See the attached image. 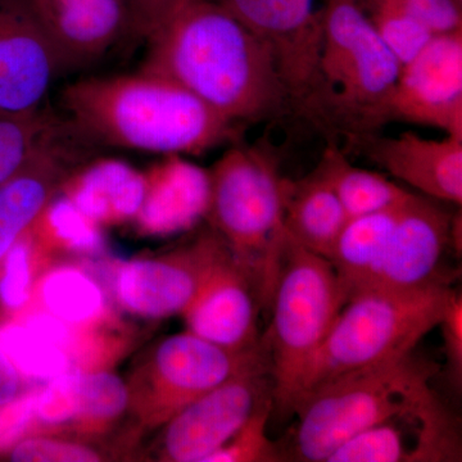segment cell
I'll return each mask as SVG.
<instances>
[{
  "label": "cell",
  "instance_id": "cell-20",
  "mask_svg": "<svg viewBox=\"0 0 462 462\" xmlns=\"http://www.w3.org/2000/svg\"><path fill=\"white\" fill-rule=\"evenodd\" d=\"M145 182L144 200L133 220L145 236H176L207 218L211 200L208 170L171 154L145 172Z\"/></svg>",
  "mask_w": 462,
  "mask_h": 462
},
{
  "label": "cell",
  "instance_id": "cell-14",
  "mask_svg": "<svg viewBox=\"0 0 462 462\" xmlns=\"http://www.w3.org/2000/svg\"><path fill=\"white\" fill-rule=\"evenodd\" d=\"M223 243L214 231L167 256L121 264L115 278L118 302L126 311L143 318L182 314Z\"/></svg>",
  "mask_w": 462,
  "mask_h": 462
},
{
  "label": "cell",
  "instance_id": "cell-39",
  "mask_svg": "<svg viewBox=\"0 0 462 462\" xmlns=\"http://www.w3.org/2000/svg\"><path fill=\"white\" fill-rule=\"evenodd\" d=\"M41 338L48 340L51 345L60 346L69 355V349L72 348L74 336H72L71 325L60 320V318L45 311L32 312L20 320Z\"/></svg>",
  "mask_w": 462,
  "mask_h": 462
},
{
  "label": "cell",
  "instance_id": "cell-41",
  "mask_svg": "<svg viewBox=\"0 0 462 462\" xmlns=\"http://www.w3.org/2000/svg\"><path fill=\"white\" fill-rule=\"evenodd\" d=\"M457 2H458V3H461V5H462V0H457Z\"/></svg>",
  "mask_w": 462,
  "mask_h": 462
},
{
  "label": "cell",
  "instance_id": "cell-30",
  "mask_svg": "<svg viewBox=\"0 0 462 462\" xmlns=\"http://www.w3.org/2000/svg\"><path fill=\"white\" fill-rule=\"evenodd\" d=\"M35 226L47 231L56 242L81 254H96L103 245L99 225L81 214L66 197L51 199L36 218Z\"/></svg>",
  "mask_w": 462,
  "mask_h": 462
},
{
  "label": "cell",
  "instance_id": "cell-3",
  "mask_svg": "<svg viewBox=\"0 0 462 462\" xmlns=\"http://www.w3.org/2000/svg\"><path fill=\"white\" fill-rule=\"evenodd\" d=\"M401 67L358 0H324L318 75L307 117L346 136L375 133L389 123Z\"/></svg>",
  "mask_w": 462,
  "mask_h": 462
},
{
  "label": "cell",
  "instance_id": "cell-15",
  "mask_svg": "<svg viewBox=\"0 0 462 462\" xmlns=\"http://www.w3.org/2000/svg\"><path fill=\"white\" fill-rule=\"evenodd\" d=\"M258 310L251 282L223 243L181 315L194 336L223 348L245 351L261 342Z\"/></svg>",
  "mask_w": 462,
  "mask_h": 462
},
{
  "label": "cell",
  "instance_id": "cell-9",
  "mask_svg": "<svg viewBox=\"0 0 462 462\" xmlns=\"http://www.w3.org/2000/svg\"><path fill=\"white\" fill-rule=\"evenodd\" d=\"M272 50L291 98L306 115L314 98L321 45L316 0H215Z\"/></svg>",
  "mask_w": 462,
  "mask_h": 462
},
{
  "label": "cell",
  "instance_id": "cell-22",
  "mask_svg": "<svg viewBox=\"0 0 462 462\" xmlns=\"http://www.w3.org/2000/svg\"><path fill=\"white\" fill-rule=\"evenodd\" d=\"M282 214L289 238L327 260L349 220L338 197L316 170L298 180L282 179Z\"/></svg>",
  "mask_w": 462,
  "mask_h": 462
},
{
  "label": "cell",
  "instance_id": "cell-27",
  "mask_svg": "<svg viewBox=\"0 0 462 462\" xmlns=\"http://www.w3.org/2000/svg\"><path fill=\"white\" fill-rule=\"evenodd\" d=\"M0 351L23 378L50 382L71 369L69 356L63 349L41 338L21 321L0 325Z\"/></svg>",
  "mask_w": 462,
  "mask_h": 462
},
{
  "label": "cell",
  "instance_id": "cell-25",
  "mask_svg": "<svg viewBox=\"0 0 462 462\" xmlns=\"http://www.w3.org/2000/svg\"><path fill=\"white\" fill-rule=\"evenodd\" d=\"M67 127L66 118L58 117L50 108L27 115L0 114V184L56 141Z\"/></svg>",
  "mask_w": 462,
  "mask_h": 462
},
{
  "label": "cell",
  "instance_id": "cell-33",
  "mask_svg": "<svg viewBox=\"0 0 462 462\" xmlns=\"http://www.w3.org/2000/svg\"><path fill=\"white\" fill-rule=\"evenodd\" d=\"M36 420L48 425L78 420L80 415V372L67 370L47 382L36 394Z\"/></svg>",
  "mask_w": 462,
  "mask_h": 462
},
{
  "label": "cell",
  "instance_id": "cell-4",
  "mask_svg": "<svg viewBox=\"0 0 462 462\" xmlns=\"http://www.w3.org/2000/svg\"><path fill=\"white\" fill-rule=\"evenodd\" d=\"M208 171L207 218L270 311L288 245L278 158L263 143L236 144Z\"/></svg>",
  "mask_w": 462,
  "mask_h": 462
},
{
  "label": "cell",
  "instance_id": "cell-35",
  "mask_svg": "<svg viewBox=\"0 0 462 462\" xmlns=\"http://www.w3.org/2000/svg\"><path fill=\"white\" fill-rule=\"evenodd\" d=\"M442 333L443 354L446 357L447 379L460 391L462 385V297L452 291L447 300L445 311L438 322Z\"/></svg>",
  "mask_w": 462,
  "mask_h": 462
},
{
  "label": "cell",
  "instance_id": "cell-19",
  "mask_svg": "<svg viewBox=\"0 0 462 462\" xmlns=\"http://www.w3.org/2000/svg\"><path fill=\"white\" fill-rule=\"evenodd\" d=\"M66 71L100 60L129 32L125 0H32Z\"/></svg>",
  "mask_w": 462,
  "mask_h": 462
},
{
  "label": "cell",
  "instance_id": "cell-16",
  "mask_svg": "<svg viewBox=\"0 0 462 462\" xmlns=\"http://www.w3.org/2000/svg\"><path fill=\"white\" fill-rule=\"evenodd\" d=\"M352 147L431 199L462 203V138L427 139L412 132L348 135Z\"/></svg>",
  "mask_w": 462,
  "mask_h": 462
},
{
  "label": "cell",
  "instance_id": "cell-34",
  "mask_svg": "<svg viewBox=\"0 0 462 462\" xmlns=\"http://www.w3.org/2000/svg\"><path fill=\"white\" fill-rule=\"evenodd\" d=\"M16 462H94L100 456L89 447L50 438H23L9 449Z\"/></svg>",
  "mask_w": 462,
  "mask_h": 462
},
{
  "label": "cell",
  "instance_id": "cell-11",
  "mask_svg": "<svg viewBox=\"0 0 462 462\" xmlns=\"http://www.w3.org/2000/svg\"><path fill=\"white\" fill-rule=\"evenodd\" d=\"M65 72L32 0H0V114L39 111Z\"/></svg>",
  "mask_w": 462,
  "mask_h": 462
},
{
  "label": "cell",
  "instance_id": "cell-28",
  "mask_svg": "<svg viewBox=\"0 0 462 462\" xmlns=\"http://www.w3.org/2000/svg\"><path fill=\"white\" fill-rule=\"evenodd\" d=\"M358 3L380 39L402 66L434 35L413 16L402 0H358Z\"/></svg>",
  "mask_w": 462,
  "mask_h": 462
},
{
  "label": "cell",
  "instance_id": "cell-5",
  "mask_svg": "<svg viewBox=\"0 0 462 462\" xmlns=\"http://www.w3.org/2000/svg\"><path fill=\"white\" fill-rule=\"evenodd\" d=\"M438 367L415 349L322 383L294 404L300 461L327 462L331 452L367 428L418 409L437 396Z\"/></svg>",
  "mask_w": 462,
  "mask_h": 462
},
{
  "label": "cell",
  "instance_id": "cell-36",
  "mask_svg": "<svg viewBox=\"0 0 462 462\" xmlns=\"http://www.w3.org/2000/svg\"><path fill=\"white\" fill-rule=\"evenodd\" d=\"M36 394L38 389H33L0 404V452L9 451L26 437L36 420Z\"/></svg>",
  "mask_w": 462,
  "mask_h": 462
},
{
  "label": "cell",
  "instance_id": "cell-32",
  "mask_svg": "<svg viewBox=\"0 0 462 462\" xmlns=\"http://www.w3.org/2000/svg\"><path fill=\"white\" fill-rule=\"evenodd\" d=\"M32 234L27 230L0 261V303L18 311L29 302L32 278Z\"/></svg>",
  "mask_w": 462,
  "mask_h": 462
},
{
  "label": "cell",
  "instance_id": "cell-40",
  "mask_svg": "<svg viewBox=\"0 0 462 462\" xmlns=\"http://www.w3.org/2000/svg\"><path fill=\"white\" fill-rule=\"evenodd\" d=\"M21 383L23 376L8 360L7 356L0 351V404L14 400L21 393Z\"/></svg>",
  "mask_w": 462,
  "mask_h": 462
},
{
  "label": "cell",
  "instance_id": "cell-23",
  "mask_svg": "<svg viewBox=\"0 0 462 462\" xmlns=\"http://www.w3.org/2000/svg\"><path fill=\"white\" fill-rule=\"evenodd\" d=\"M402 206L346 221L329 261L348 297L372 287Z\"/></svg>",
  "mask_w": 462,
  "mask_h": 462
},
{
  "label": "cell",
  "instance_id": "cell-17",
  "mask_svg": "<svg viewBox=\"0 0 462 462\" xmlns=\"http://www.w3.org/2000/svg\"><path fill=\"white\" fill-rule=\"evenodd\" d=\"M93 147L69 124L62 135L0 184V261L32 226L67 176L85 162Z\"/></svg>",
  "mask_w": 462,
  "mask_h": 462
},
{
  "label": "cell",
  "instance_id": "cell-13",
  "mask_svg": "<svg viewBox=\"0 0 462 462\" xmlns=\"http://www.w3.org/2000/svg\"><path fill=\"white\" fill-rule=\"evenodd\" d=\"M460 457L457 420L436 396L349 438L327 462H451Z\"/></svg>",
  "mask_w": 462,
  "mask_h": 462
},
{
  "label": "cell",
  "instance_id": "cell-18",
  "mask_svg": "<svg viewBox=\"0 0 462 462\" xmlns=\"http://www.w3.org/2000/svg\"><path fill=\"white\" fill-rule=\"evenodd\" d=\"M452 220L436 203L412 194L403 203L370 288L418 289L443 281L439 264L452 240Z\"/></svg>",
  "mask_w": 462,
  "mask_h": 462
},
{
  "label": "cell",
  "instance_id": "cell-38",
  "mask_svg": "<svg viewBox=\"0 0 462 462\" xmlns=\"http://www.w3.org/2000/svg\"><path fill=\"white\" fill-rule=\"evenodd\" d=\"M407 9L431 33L462 29V5L457 0H402Z\"/></svg>",
  "mask_w": 462,
  "mask_h": 462
},
{
  "label": "cell",
  "instance_id": "cell-26",
  "mask_svg": "<svg viewBox=\"0 0 462 462\" xmlns=\"http://www.w3.org/2000/svg\"><path fill=\"white\" fill-rule=\"evenodd\" d=\"M45 310L75 327L98 320L106 309L105 294L98 282L72 266L54 269L41 285Z\"/></svg>",
  "mask_w": 462,
  "mask_h": 462
},
{
  "label": "cell",
  "instance_id": "cell-8",
  "mask_svg": "<svg viewBox=\"0 0 462 462\" xmlns=\"http://www.w3.org/2000/svg\"><path fill=\"white\" fill-rule=\"evenodd\" d=\"M267 397H273V380L266 352L165 422L163 460L207 462Z\"/></svg>",
  "mask_w": 462,
  "mask_h": 462
},
{
  "label": "cell",
  "instance_id": "cell-21",
  "mask_svg": "<svg viewBox=\"0 0 462 462\" xmlns=\"http://www.w3.org/2000/svg\"><path fill=\"white\" fill-rule=\"evenodd\" d=\"M60 189L94 223L133 221L144 200L145 173L114 158L81 163L67 176Z\"/></svg>",
  "mask_w": 462,
  "mask_h": 462
},
{
  "label": "cell",
  "instance_id": "cell-37",
  "mask_svg": "<svg viewBox=\"0 0 462 462\" xmlns=\"http://www.w3.org/2000/svg\"><path fill=\"white\" fill-rule=\"evenodd\" d=\"M129 32L147 41L166 21L197 0H125Z\"/></svg>",
  "mask_w": 462,
  "mask_h": 462
},
{
  "label": "cell",
  "instance_id": "cell-12",
  "mask_svg": "<svg viewBox=\"0 0 462 462\" xmlns=\"http://www.w3.org/2000/svg\"><path fill=\"white\" fill-rule=\"evenodd\" d=\"M436 127L462 138V29L436 33L401 67L389 121Z\"/></svg>",
  "mask_w": 462,
  "mask_h": 462
},
{
  "label": "cell",
  "instance_id": "cell-10",
  "mask_svg": "<svg viewBox=\"0 0 462 462\" xmlns=\"http://www.w3.org/2000/svg\"><path fill=\"white\" fill-rule=\"evenodd\" d=\"M267 349L260 345L233 351L187 333L169 337L149 361V396L143 412L151 424H165L182 407L217 387Z\"/></svg>",
  "mask_w": 462,
  "mask_h": 462
},
{
  "label": "cell",
  "instance_id": "cell-29",
  "mask_svg": "<svg viewBox=\"0 0 462 462\" xmlns=\"http://www.w3.org/2000/svg\"><path fill=\"white\" fill-rule=\"evenodd\" d=\"M273 410V397L264 398L226 445L207 462H275L284 460L282 447L267 433Z\"/></svg>",
  "mask_w": 462,
  "mask_h": 462
},
{
  "label": "cell",
  "instance_id": "cell-1",
  "mask_svg": "<svg viewBox=\"0 0 462 462\" xmlns=\"http://www.w3.org/2000/svg\"><path fill=\"white\" fill-rule=\"evenodd\" d=\"M143 71L171 79L231 123L291 111L272 50L215 0H197L147 39Z\"/></svg>",
  "mask_w": 462,
  "mask_h": 462
},
{
  "label": "cell",
  "instance_id": "cell-6",
  "mask_svg": "<svg viewBox=\"0 0 462 462\" xmlns=\"http://www.w3.org/2000/svg\"><path fill=\"white\" fill-rule=\"evenodd\" d=\"M452 291L447 282L407 291H355L310 361L294 404L328 380L416 349L438 327Z\"/></svg>",
  "mask_w": 462,
  "mask_h": 462
},
{
  "label": "cell",
  "instance_id": "cell-7",
  "mask_svg": "<svg viewBox=\"0 0 462 462\" xmlns=\"http://www.w3.org/2000/svg\"><path fill=\"white\" fill-rule=\"evenodd\" d=\"M348 300L333 264L288 236L273 293L272 324L263 339L269 355L273 409L291 413L310 361Z\"/></svg>",
  "mask_w": 462,
  "mask_h": 462
},
{
  "label": "cell",
  "instance_id": "cell-2",
  "mask_svg": "<svg viewBox=\"0 0 462 462\" xmlns=\"http://www.w3.org/2000/svg\"><path fill=\"white\" fill-rule=\"evenodd\" d=\"M60 102L66 120L94 147L188 156L234 143L240 132L181 85L143 69L79 79Z\"/></svg>",
  "mask_w": 462,
  "mask_h": 462
},
{
  "label": "cell",
  "instance_id": "cell-24",
  "mask_svg": "<svg viewBox=\"0 0 462 462\" xmlns=\"http://www.w3.org/2000/svg\"><path fill=\"white\" fill-rule=\"evenodd\" d=\"M315 170L330 185L349 218L403 205L413 194L378 172L352 165L336 144L325 149Z\"/></svg>",
  "mask_w": 462,
  "mask_h": 462
},
{
  "label": "cell",
  "instance_id": "cell-31",
  "mask_svg": "<svg viewBox=\"0 0 462 462\" xmlns=\"http://www.w3.org/2000/svg\"><path fill=\"white\" fill-rule=\"evenodd\" d=\"M132 392L123 379L107 372H80V416L89 424H106L126 411Z\"/></svg>",
  "mask_w": 462,
  "mask_h": 462
}]
</instances>
